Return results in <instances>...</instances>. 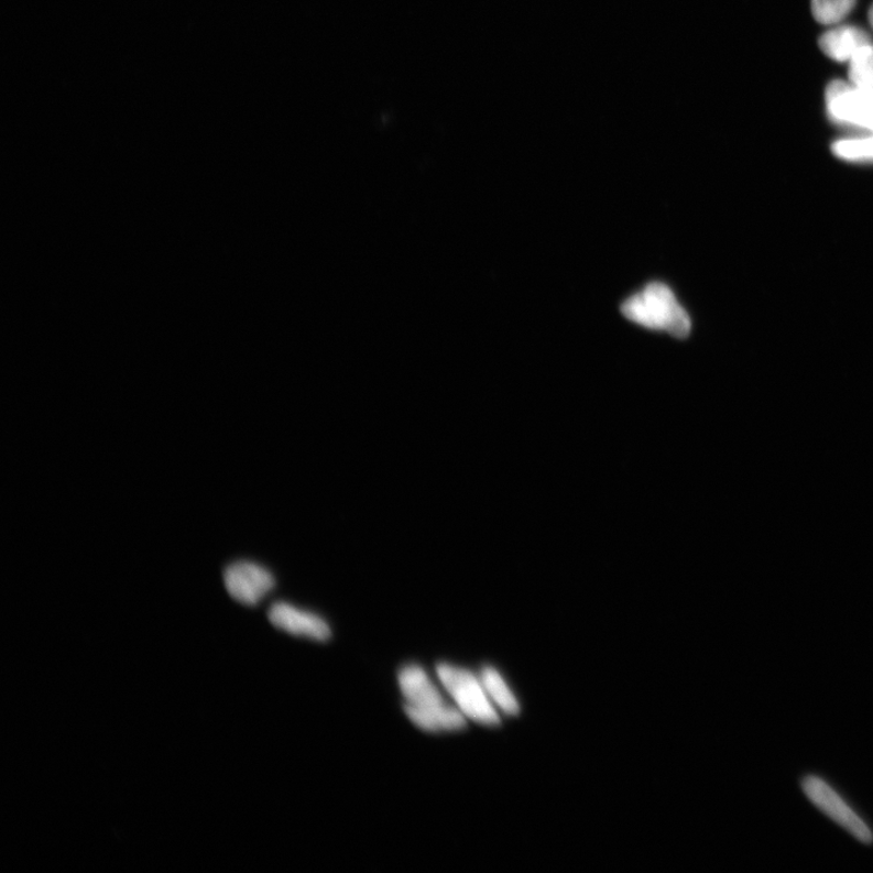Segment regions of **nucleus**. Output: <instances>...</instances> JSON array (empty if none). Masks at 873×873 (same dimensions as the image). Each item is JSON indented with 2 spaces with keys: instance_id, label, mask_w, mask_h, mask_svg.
Listing matches in <instances>:
<instances>
[{
  "instance_id": "obj_1",
  "label": "nucleus",
  "mask_w": 873,
  "mask_h": 873,
  "mask_svg": "<svg viewBox=\"0 0 873 873\" xmlns=\"http://www.w3.org/2000/svg\"><path fill=\"white\" fill-rule=\"evenodd\" d=\"M399 684L406 700L404 711L423 731L456 732L466 727L465 714L450 707L425 669L408 665L401 669Z\"/></svg>"
},
{
  "instance_id": "obj_2",
  "label": "nucleus",
  "mask_w": 873,
  "mask_h": 873,
  "mask_svg": "<svg viewBox=\"0 0 873 873\" xmlns=\"http://www.w3.org/2000/svg\"><path fill=\"white\" fill-rule=\"evenodd\" d=\"M621 313L645 328L665 330L678 339H686L691 323L673 291L663 283H652L621 306Z\"/></svg>"
},
{
  "instance_id": "obj_3",
  "label": "nucleus",
  "mask_w": 873,
  "mask_h": 873,
  "mask_svg": "<svg viewBox=\"0 0 873 873\" xmlns=\"http://www.w3.org/2000/svg\"><path fill=\"white\" fill-rule=\"evenodd\" d=\"M437 675L449 696L457 702L458 709L468 719L485 725L500 724V714L494 709L481 678H477L469 669L439 664Z\"/></svg>"
},
{
  "instance_id": "obj_4",
  "label": "nucleus",
  "mask_w": 873,
  "mask_h": 873,
  "mask_svg": "<svg viewBox=\"0 0 873 873\" xmlns=\"http://www.w3.org/2000/svg\"><path fill=\"white\" fill-rule=\"evenodd\" d=\"M825 102L833 124L873 135V95L852 83L836 79L825 91Z\"/></svg>"
},
{
  "instance_id": "obj_5",
  "label": "nucleus",
  "mask_w": 873,
  "mask_h": 873,
  "mask_svg": "<svg viewBox=\"0 0 873 873\" xmlns=\"http://www.w3.org/2000/svg\"><path fill=\"white\" fill-rule=\"evenodd\" d=\"M803 790L812 805L854 839L864 844L873 842V833L866 822L848 806L845 800L833 788L818 776H806Z\"/></svg>"
},
{
  "instance_id": "obj_6",
  "label": "nucleus",
  "mask_w": 873,
  "mask_h": 873,
  "mask_svg": "<svg viewBox=\"0 0 873 873\" xmlns=\"http://www.w3.org/2000/svg\"><path fill=\"white\" fill-rule=\"evenodd\" d=\"M223 581L233 600L248 607L258 605L276 585L270 570L248 560L234 561L227 567Z\"/></svg>"
},
{
  "instance_id": "obj_7",
  "label": "nucleus",
  "mask_w": 873,
  "mask_h": 873,
  "mask_svg": "<svg viewBox=\"0 0 873 873\" xmlns=\"http://www.w3.org/2000/svg\"><path fill=\"white\" fill-rule=\"evenodd\" d=\"M269 619L272 625L294 636L320 642H326L331 637V631L326 620L288 603L273 604L269 610Z\"/></svg>"
},
{
  "instance_id": "obj_8",
  "label": "nucleus",
  "mask_w": 873,
  "mask_h": 873,
  "mask_svg": "<svg viewBox=\"0 0 873 873\" xmlns=\"http://www.w3.org/2000/svg\"><path fill=\"white\" fill-rule=\"evenodd\" d=\"M873 44L871 35L856 26H840L825 32L819 46L821 52L837 63H849L866 45Z\"/></svg>"
},
{
  "instance_id": "obj_9",
  "label": "nucleus",
  "mask_w": 873,
  "mask_h": 873,
  "mask_svg": "<svg viewBox=\"0 0 873 873\" xmlns=\"http://www.w3.org/2000/svg\"><path fill=\"white\" fill-rule=\"evenodd\" d=\"M480 678L490 700L495 702L500 710L510 716L520 713V703L516 697L513 696L506 680L498 673V669L485 666Z\"/></svg>"
},
{
  "instance_id": "obj_10",
  "label": "nucleus",
  "mask_w": 873,
  "mask_h": 873,
  "mask_svg": "<svg viewBox=\"0 0 873 873\" xmlns=\"http://www.w3.org/2000/svg\"><path fill=\"white\" fill-rule=\"evenodd\" d=\"M837 159L849 163H873V135L837 140L832 143Z\"/></svg>"
},
{
  "instance_id": "obj_11",
  "label": "nucleus",
  "mask_w": 873,
  "mask_h": 873,
  "mask_svg": "<svg viewBox=\"0 0 873 873\" xmlns=\"http://www.w3.org/2000/svg\"><path fill=\"white\" fill-rule=\"evenodd\" d=\"M849 83L873 95V44L860 50L849 62Z\"/></svg>"
},
{
  "instance_id": "obj_12",
  "label": "nucleus",
  "mask_w": 873,
  "mask_h": 873,
  "mask_svg": "<svg viewBox=\"0 0 873 873\" xmlns=\"http://www.w3.org/2000/svg\"><path fill=\"white\" fill-rule=\"evenodd\" d=\"M856 0H811V13L821 25H836L852 13Z\"/></svg>"
},
{
  "instance_id": "obj_13",
  "label": "nucleus",
  "mask_w": 873,
  "mask_h": 873,
  "mask_svg": "<svg viewBox=\"0 0 873 873\" xmlns=\"http://www.w3.org/2000/svg\"><path fill=\"white\" fill-rule=\"evenodd\" d=\"M869 20H870L871 26L873 28V6L871 7V9L869 11Z\"/></svg>"
}]
</instances>
